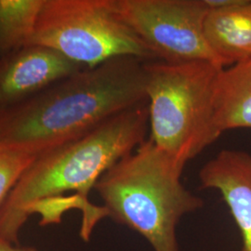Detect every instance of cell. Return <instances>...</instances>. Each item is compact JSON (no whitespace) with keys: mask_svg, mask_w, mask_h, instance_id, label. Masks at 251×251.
I'll return each mask as SVG.
<instances>
[{"mask_svg":"<svg viewBox=\"0 0 251 251\" xmlns=\"http://www.w3.org/2000/svg\"><path fill=\"white\" fill-rule=\"evenodd\" d=\"M145 84V63L135 57H117L83 68L0 110V146L38 156L68 144L147 101Z\"/></svg>","mask_w":251,"mask_h":251,"instance_id":"obj_1","label":"cell"},{"mask_svg":"<svg viewBox=\"0 0 251 251\" xmlns=\"http://www.w3.org/2000/svg\"><path fill=\"white\" fill-rule=\"evenodd\" d=\"M148 126L145 101L111 117L88 134L39 154L0 208V237L16 245L20 231L39 205L66 192L89 200L90 190L102 174L146 141Z\"/></svg>","mask_w":251,"mask_h":251,"instance_id":"obj_2","label":"cell"},{"mask_svg":"<svg viewBox=\"0 0 251 251\" xmlns=\"http://www.w3.org/2000/svg\"><path fill=\"white\" fill-rule=\"evenodd\" d=\"M180 164L151 139L113 165L94 189L107 217L143 235L154 251H179L176 229L204 206L181 182Z\"/></svg>","mask_w":251,"mask_h":251,"instance_id":"obj_3","label":"cell"},{"mask_svg":"<svg viewBox=\"0 0 251 251\" xmlns=\"http://www.w3.org/2000/svg\"><path fill=\"white\" fill-rule=\"evenodd\" d=\"M223 69L203 61L145 63L150 139L183 166L221 136L214 94Z\"/></svg>","mask_w":251,"mask_h":251,"instance_id":"obj_4","label":"cell"},{"mask_svg":"<svg viewBox=\"0 0 251 251\" xmlns=\"http://www.w3.org/2000/svg\"><path fill=\"white\" fill-rule=\"evenodd\" d=\"M30 45L51 48L84 67L154 55L119 18L113 0H44Z\"/></svg>","mask_w":251,"mask_h":251,"instance_id":"obj_5","label":"cell"},{"mask_svg":"<svg viewBox=\"0 0 251 251\" xmlns=\"http://www.w3.org/2000/svg\"><path fill=\"white\" fill-rule=\"evenodd\" d=\"M117 15L162 62H209L221 66L206 43V0H113ZM222 67V66H221Z\"/></svg>","mask_w":251,"mask_h":251,"instance_id":"obj_6","label":"cell"},{"mask_svg":"<svg viewBox=\"0 0 251 251\" xmlns=\"http://www.w3.org/2000/svg\"><path fill=\"white\" fill-rule=\"evenodd\" d=\"M83 68L46 46H25L0 56V110L35 96Z\"/></svg>","mask_w":251,"mask_h":251,"instance_id":"obj_7","label":"cell"},{"mask_svg":"<svg viewBox=\"0 0 251 251\" xmlns=\"http://www.w3.org/2000/svg\"><path fill=\"white\" fill-rule=\"evenodd\" d=\"M200 186L218 191L242 237V251H251V153L224 149L198 174Z\"/></svg>","mask_w":251,"mask_h":251,"instance_id":"obj_8","label":"cell"},{"mask_svg":"<svg viewBox=\"0 0 251 251\" xmlns=\"http://www.w3.org/2000/svg\"><path fill=\"white\" fill-rule=\"evenodd\" d=\"M204 33L223 68L251 58V1L232 0L225 6L209 8Z\"/></svg>","mask_w":251,"mask_h":251,"instance_id":"obj_9","label":"cell"},{"mask_svg":"<svg viewBox=\"0 0 251 251\" xmlns=\"http://www.w3.org/2000/svg\"><path fill=\"white\" fill-rule=\"evenodd\" d=\"M214 123L218 132L251 128V58L224 68L214 94Z\"/></svg>","mask_w":251,"mask_h":251,"instance_id":"obj_10","label":"cell"},{"mask_svg":"<svg viewBox=\"0 0 251 251\" xmlns=\"http://www.w3.org/2000/svg\"><path fill=\"white\" fill-rule=\"evenodd\" d=\"M44 0H0V56L30 45Z\"/></svg>","mask_w":251,"mask_h":251,"instance_id":"obj_11","label":"cell"},{"mask_svg":"<svg viewBox=\"0 0 251 251\" xmlns=\"http://www.w3.org/2000/svg\"><path fill=\"white\" fill-rule=\"evenodd\" d=\"M36 157L25 151L0 146V208L21 176Z\"/></svg>","mask_w":251,"mask_h":251,"instance_id":"obj_12","label":"cell"},{"mask_svg":"<svg viewBox=\"0 0 251 251\" xmlns=\"http://www.w3.org/2000/svg\"><path fill=\"white\" fill-rule=\"evenodd\" d=\"M0 251H37L34 248L18 247L15 244L9 243L0 237Z\"/></svg>","mask_w":251,"mask_h":251,"instance_id":"obj_13","label":"cell"}]
</instances>
